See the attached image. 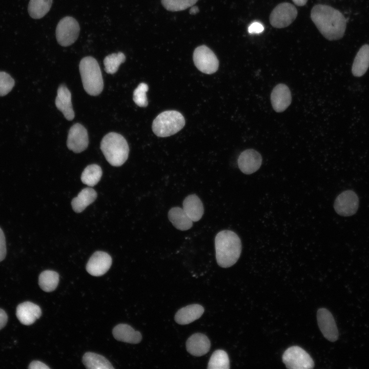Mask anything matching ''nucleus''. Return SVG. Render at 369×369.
Listing matches in <instances>:
<instances>
[{
  "label": "nucleus",
  "instance_id": "obj_1",
  "mask_svg": "<svg viewBox=\"0 0 369 369\" xmlns=\"http://www.w3.org/2000/svg\"><path fill=\"white\" fill-rule=\"evenodd\" d=\"M311 18L320 33L330 40L341 38L346 28V19L338 10L325 5H315Z\"/></svg>",
  "mask_w": 369,
  "mask_h": 369
},
{
  "label": "nucleus",
  "instance_id": "obj_2",
  "mask_svg": "<svg viewBox=\"0 0 369 369\" xmlns=\"http://www.w3.org/2000/svg\"><path fill=\"white\" fill-rule=\"evenodd\" d=\"M216 258L222 268H229L238 260L241 252V242L239 236L231 230H222L215 238Z\"/></svg>",
  "mask_w": 369,
  "mask_h": 369
},
{
  "label": "nucleus",
  "instance_id": "obj_3",
  "mask_svg": "<svg viewBox=\"0 0 369 369\" xmlns=\"http://www.w3.org/2000/svg\"><path fill=\"white\" fill-rule=\"evenodd\" d=\"M100 149L106 160L113 166H121L128 158V144L118 133L110 132L106 134L100 142Z\"/></svg>",
  "mask_w": 369,
  "mask_h": 369
},
{
  "label": "nucleus",
  "instance_id": "obj_4",
  "mask_svg": "<svg viewBox=\"0 0 369 369\" xmlns=\"http://www.w3.org/2000/svg\"><path fill=\"white\" fill-rule=\"evenodd\" d=\"M79 69L85 91L92 96H97L102 92L104 82L101 70L97 61L92 56L82 58Z\"/></svg>",
  "mask_w": 369,
  "mask_h": 369
},
{
  "label": "nucleus",
  "instance_id": "obj_5",
  "mask_svg": "<svg viewBox=\"0 0 369 369\" xmlns=\"http://www.w3.org/2000/svg\"><path fill=\"white\" fill-rule=\"evenodd\" d=\"M184 125V118L179 112L168 110L161 112L154 119L152 130L156 136L166 137L176 134Z\"/></svg>",
  "mask_w": 369,
  "mask_h": 369
},
{
  "label": "nucleus",
  "instance_id": "obj_6",
  "mask_svg": "<svg viewBox=\"0 0 369 369\" xmlns=\"http://www.w3.org/2000/svg\"><path fill=\"white\" fill-rule=\"evenodd\" d=\"M79 31V25L74 18L64 17L60 20L56 27L57 41L61 46H69L77 40Z\"/></svg>",
  "mask_w": 369,
  "mask_h": 369
},
{
  "label": "nucleus",
  "instance_id": "obj_7",
  "mask_svg": "<svg viewBox=\"0 0 369 369\" xmlns=\"http://www.w3.org/2000/svg\"><path fill=\"white\" fill-rule=\"evenodd\" d=\"M282 361L286 367L290 369H309L314 366L310 355L298 346L287 348L282 355Z\"/></svg>",
  "mask_w": 369,
  "mask_h": 369
},
{
  "label": "nucleus",
  "instance_id": "obj_8",
  "mask_svg": "<svg viewBox=\"0 0 369 369\" xmlns=\"http://www.w3.org/2000/svg\"><path fill=\"white\" fill-rule=\"evenodd\" d=\"M193 59L196 68L203 73L213 74L218 69L219 61L217 56L205 45L199 46L194 50Z\"/></svg>",
  "mask_w": 369,
  "mask_h": 369
},
{
  "label": "nucleus",
  "instance_id": "obj_9",
  "mask_svg": "<svg viewBox=\"0 0 369 369\" xmlns=\"http://www.w3.org/2000/svg\"><path fill=\"white\" fill-rule=\"evenodd\" d=\"M298 11L295 6L289 3H281L272 11L269 17L270 23L274 28H285L295 20Z\"/></svg>",
  "mask_w": 369,
  "mask_h": 369
},
{
  "label": "nucleus",
  "instance_id": "obj_10",
  "mask_svg": "<svg viewBox=\"0 0 369 369\" xmlns=\"http://www.w3.org/2000/svg\"><path fill=\"white\" fill-rule=\"evenodd\" d=\"M359 207V198L356 193L345 190L335 199L334 207L336 212L342 216H350L356 213Z\"/></svg>",
  "mask_w": 369,
  "mask_h": 369
},
{
  "label": "nucleus",
  "instance_id": "obj_11",
  "mask_svg": "<svg viewBox=\"0 0 369 369\" xmlns=\"http://www.w3.org/2000/svg\"><path fill=\"white\" fill-rule=\"evenodd\" d=\"M88 144V134L86 128L79 123L73 125L68 135V149L75 153H80L87 148Z\"/></svg>",
  "mask_w": 369,
  "mask_h": 369
},
{
  "label": "nucleus",
  "instance_id": "obj_12",
  "mask_svg": "<svg viewBox=\"0 0 369 369\" xmlns=\"http://www.w3.org/2000/svg\"><path fill=\"white\" fill-rule=\"evenodd\" d=\"M318 324L323 336L331 342L336 341L339 336L338 331L331 313L325 308L319 309L317 313Z\"/></svg>",
  "mask_w": 369,
  "mask_h": 369
},
{
  "label": "nucleus",
  "instance_id": "obj_13",
  "mask_svg": "<svg viewBox=\"0 0 369 369\" xmlns=\"http://www.w3.org/2000/svg\"><path fill=\"white\" fill-rule=\"evenodd\" d=\"M111 264L112 258L108 253L96 251L88 261L86 270L92 276H100L109 270Z\"/></svg>",
  "mask_w": 369,
  "mask_h": 369
},
{
  "label": "nucleus",
  "instance_id": "obj_14",
  "mask_svg": "<svg viewBox=\"0 0 369 369\" xmlns=\"http://www.w3.org/2000/svg\"><path fill=\"white\" fill-rule=\"evenodd\" d=\"M262 160L261 155L258 152L254 149H247L239 156L238 165L242 173L251 174L259 169Z\"/></svg>",
  "mask_w": 369,
  "mask_h": 369
},
{
  "label": "nucleus",
  "instance_id": "obj_15",
  "mask_svg": "<svg viewBox=\"0 0 369 369\" xmlns=\"http://www.w3.org/2000/svg\"><path fill=\"white\" fill-rule=\"evenodd\" d=\"M271 101L276 112L284 111L290 106L292 101L291 93L289 87L283 84L276 85L272 91Z\"/></svg>",
  "mask_w": 369,
  "mask_h": 369
},
{
  "label": "nucleus",
  "instance_id": "obj_16",
  "mask_svg": "<svg viewBox=\"0 0 369 369\" xmlns=\"http://www.w3.org/2000/svg\"><path fill=\"white\" fill-rule=\"evenodd\" d=\"M42 315V310L37 304L25 301L18 304L16 308V315L23 324L29 325L33 324Z\"/></svg>",
  "mask_w": 369,
  "mask_h": 369
},
{
  "label": "nucleus",
  "instance_id": "obj_17",
  "mask_svg": "<svg viewBox=\"0 0 369 369\" xmlns=\"http://www.w3.org/2000/svg\"><path fill=\"white\" fill-rule=\"evenodd\" d=\"M56 108L61 111L68 120L74 117V112L71 102V94L69 90L64 85L59 86L57 89L55 101Z\"/></svg>",
  "mask_w": 369,
  "mask_h": 369
},
{
  "label": "nucleus",
  "instance_id": "obj_18",
  "mask_svg": "<svg viewBox=\"0 0 369 369\" xmlns=\"http://www.w3.org/2000/svg\"><path fill=\"white\" fill-rule=\"evenodd\" d=\"M211 343L205 335L197 333L191 335L186 342L187 351L194 356H201L210 350Z\"/></svg>",
  "mask_w": 369,
  "mask_h": 369
},
{
  "label": "nucleus",
  "instance_id": "obj_19",
  "mask_svg": "<svg viewBox=\"0 0 369 369\" xmlns=\"http://www.w3.org/2000/svg\"><path fill=\"white\" fill-rule=\"evenodd\" d=\"M204 312V308L198 304H193L179 309L175 314V320L179 324H189L199 318Z\"/></svg>",
  "mask_w": 369,
  "mask_h": 369
},
{
  "label": "nucleus",
  "instance_id": "obj_20",
  "mask_svg": "<svg viewBox=\"0 0 369 369\" xmlns=\"http://www.w3.org/2000/svg\"><path fill=\"white\" fill-rule=\"evenodd\" d=\"M183 209L193 221L199 220L204 213L202 201L196 194L186 197L183 201Z\"/></svg>",
  "mask_w": 369,
  "mask_h": 369
},
{
  "label": "nucleus",
  "instance_id": "obj_21",
  "mask_svg": "<svg viewBox=\"0 0 369 369\" xmlns=\"http://www.w3.org/2000/svg\"><path fill=\"white\" fill-rule=\"evenodd\" d=\"M112 333L116 340L124 342L136 344L140 342L142 339L139 332L135 331L126 324L117 325L114 327Z\"/></svg>",
  "mask_w": 369,
  "mask_h": 369
},
{
  "label": "nucleus",
  "instance_id": "obj_22",
  "mask_svg": "<svg viewBox=\"0 0 369 369\" xmlns=\"http://www.w3.org/2000/svg\"><path fill=\"white\" fill-rule=\"evenodd\" d=\"M97 197L96 192L91 188L83 189L71 202L73 210L76 213L83 211L86 207L93 202Z\"/></svg>",
  "mask_w": 369,
  "mask_h": 369
},
{
  "label": "nucleus",
  "instance_id": "obj_23",
  "mask_svg": "<svg viewBox=\"0 0 369 369\" xmlns=\"http://www.w3.org/2000/svg\"><path fill=\"white\" fill-rule=\"evenodd\" d=\"M168 218L172 224L178 230L186 231L192 228L193 221L183 209L173 207L168 212Z\"/></svg>",
  "mask_w": 369,
  "mask_h": 369
},
{
  "label": "nucleus",
  "instance_id": "obj_24",
  "mask_svg": "<svg viewBox=\"0 0 369 369\" xmlns=\"http://www.w3.org/2000/svg\"><path fill=\"white\" fill-rule=\"evenodd\" d=\"M369 67V45L361 47L355 56L352 71L355 76L363 75Z\"/></svg>",
  "mask_w": 369,
  "mask_h": 369
},
{
  "label": "nucleus",
  "instance_id": "obj_25",
  "mask_svg": "<svg viewBox=\"0 0 369 369\" xmlns=\"http://www.w3.org/2000/svg\"><path fill=\"white\" fill-rule=\"evenodd\" d=\"M83 362L86 368L90 369L114 368L105 357L92 352H87L84 355Z\"/></svg>",
  "mask_w": 369,
  "mask_h": 369
},
{
  "label": "nucleus",
  "instance_id": "obj_26",
  "mask_svg": "<svg viewBox=\"0 0 369 369\" xmlns=\"http://www.w3.org/2000/svg\"><path fill=\"white\" fill-rule=\"evenodd\" d=\"M53 0H30L28 5V12L30 16L34 19L44 17L50 10Z\"/></svg>",
  "mask_w": 369,
  "mask_h": 369
},
{
  "label": "nucleus",
  "instance_id": "obj_27",
  "mask_svg": "<svg viewBox=\"0 0 369 369\" xmlns=\"http://www.w3.org/2000/svg\"><path fill=\"white\" fill-rule=\"evenodd\" d=\"M58 281V274L51 270H46L42 272L38 278V284L40 288L47 292L54 291L56 288Z\"/></svg>",
  "mask_w": 369,
  "mask_h": 369
},
{
  "label": "nucleus",
  "instance_id": "obj_28",
  "mask_svg": "<svg viewBox=\"0 0 369 369\" xmlns=\"http://www.w3.org/2000/svg\"><path fill=\"white\" fill-rule=\"evenodd\" d=\"M102 173V170L99 166L96 164L89 165L82 172L81 180L84 184L90 187H93L100 180Z\"/></svg>",
  "mask_w": 369,
  "mask_h": 369
},
{
  "label": "nucleus",
  "instance_id": "obj_29",
  "mask_svg": "<svg viewBox=\"0 0 369 369\" xmlns=\"http://www.w3.org/2000/svg\"><path fill=\"white\" fill-rule=\"evenodd\" d=\"M229 368V358L226 352L222 350H217L214 352L209 360L208 368L228 369Z\"/></svg>",
  "mask_w": 369,
  "mask_h": 369
},
{
  "label": "nucleus",
  "instance_id": "obj_30",
  "mask_svg": "<svg viewBox=\"0 0 369 369\" xmlns=\"http://www.w3.org/2000/svg\"><path fill=\"white\" fill-rule=\"evenodd\" d=\"M125 60L126 56L121 52L107 55L104 60L105 71L111 74L116 73L120 65L124 63Z\"/></svg>",
  "mask_w": 369,
  "mask_h": 369
},
{
  "label": "nucleus",
  "instance_id": "obj_31",
  "mask_svg": "<svg viewBox=\"0 0 369 369\" xmlns=\"http://www.w3.org/2000/svg\"><path fill=\"white\" fill-rule=\"evenodd\" d=\"M198 0H161L164 8L170 11H179L193 6Z\"/></svg>",
  "mask_w": 369,
  "mask_h": 369
},
{
  "label": "nucleus",
  "instance_id": "obj_32",
  "mask_svg": "<svg viewBox=\"0 0 369 369\" xmlns=\"http://www.w3.org/2000/svg\"><path fill=\"white\" fill-rule=\"evenodd\" d=\"M148 88L147 84L141 83L134 90L133 99L138 106L145 107L148 105V102L146 93L148 90Z\"/></svg>",
  "mask_w": 369,
  "mask_h": 369
},
{
  "label": "nucleus",
  "instance_id": "obj_33",
  "mask_svg": "<svg viewBox=\"0 0 369 369\" xmlns=\"http://www.w3.org/2000/svg\"><path fill=\"white\" fill-rule=\"evenodd\" d=\"M15 84L14 79L7 73L0 71V96L9 93Z\"/></svg>",
  "mask_w": 369,
  "mask_h": 369
},
{
  "label": "nucleus",
  "instance_id": "obj_34",
  "mask_svg": "<svg viewBox=\"0 0 369 369\" xmlns=\"http://www.w3.org/2000/svg\"><path fill=\"white\" fill-rule=\"evenodd\" d=\"M7 249L4 233L0 228V262L3 261L6 255Z\"/></svg>",
  "mask_w": 369,
  "mask_h": 369
},
{
  "label": "nucleus",
  "instance_id": "obj_35",
  "mask_svg": "<svg viewBox=\"0 0 369 369\" xmlns=\"http://www.w3.org/2000/svg\"><path fill=\"white\" fill-rule=\"evenodd\" d=\"M264 30L263 25L258 23L254 22L252 23L248 28V31L250 33H260Z\"/></svg>",
  "mask_w": 369,
  "mask_h": 369
},
{
  "label": "nucleus",
  "instance_id": "obj_36",
  "mask_svg": "<svg viewBox=\"0 0 369 369\" xmlns=\"http://www.w3.org/2000/svg\"><path fill=\"white\" fill-rule=\"evenodd\" d=\"M28 368L30 369H49L50 367L46 364L39 361H33L31 362Z\"/></svg>",
  "mask_w": 369,
  "mask_h": 369
},
{
  "label": "nucleus",
  "instance_id": "obj_37",
  "mask_svg": "<svg viewBox=\"0 0 369 369\" xmlns=\"http://www.w3.org/2000/svg\"><path fill=\"white\" fill-rule=\"evenodd\" d=\"M8 321V316L4 310L0 309V330L3 328Z\"/></svg>",
  "mask_w": 369,
  "mask_h": 369
},
{
  "label": "nucleus",
  "instance_id": "obj_38",
  "mask_svg": "<svg viewBox=\"0 0 369 369\" xmlns=\"http://www.w3.org/2000/svg\"><path fill=\"white\" fill-rule=\"evenodd\" d=\"M292 1L298 6H303L306 4L308 0H292Z\"/></svg>",
  "mask_w": 369,
  "mask_h": 369
},
{
  "label": "nucleus",
  "instance_id": "obj_39",
  "mask_svg": "<svg viewBox=\"0 0 369 369\" xmlns=\"http://www.w3.org/2000/svg\"><path fill=\"white\" fill-rule=\"evenodd\" d=\"M198 11V9L197 8V7L194 6V7H193L190 9V14H196V13H197Z\"/></svg>",
  "mask_w": 369,
  "mask_h": 369
}]
</instances>
